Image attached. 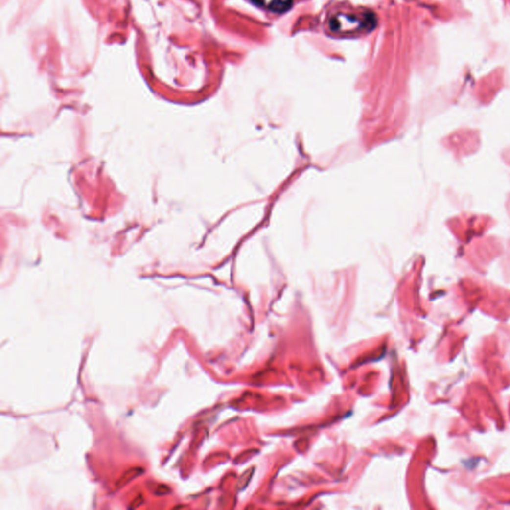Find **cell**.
Returning a JSON list of instances; mask_svg holds the SVG:
<instances>
[{
    "mask_svg": "<svg viewBox=\"0 0 510 510\" xmlns=\"http://www.w3.org/2000/svg\"><path fill=\"white\" fill-rule=\"evenodd\" d=\"M143 468L140 467H133L129 470H127L126 472L123 473V475L120 477V479L116 483V487L118 488L120 487H124L127 484L131 483L132 480H134L137 476L140 475L141 473H143Z\"/></svg>",
    "mask_w": 510,
    "mask_h": 510,
    "instance_id": "obj_3",
    "label": "cell"
},
{
    "mask_svg": "<svg viewBox=\"0 0 510 510\" xmlns=\"http://www.w3.org/2000/svg\"><path fill=\"white\" fill-rule=\"evenodd\" d=\"M326 25L332 34L357 36L371 32L377 25V17L371 10L341 7L331 12Z\"/></svg>",
    "mask_w": 510,
    "mask_h": 510,
    "instance_id": "obj_1",
    "label": "cell"
},
{
    "mask_svg": "<svg viewBox=\"0 0 510 510\" xmlns=\"http://www.w3.org/2000/svg\"><path fill=\"white\" fill-rule=\"evenodd\" d=\"M261 8H265L274 13H283L289 10L297 0H250Z\"/></svg>",
    "mask_w": 510,
    "mask_h": 510,
    "instance_id": "obj_2",
    "label": "cell"
}]
</instances>
